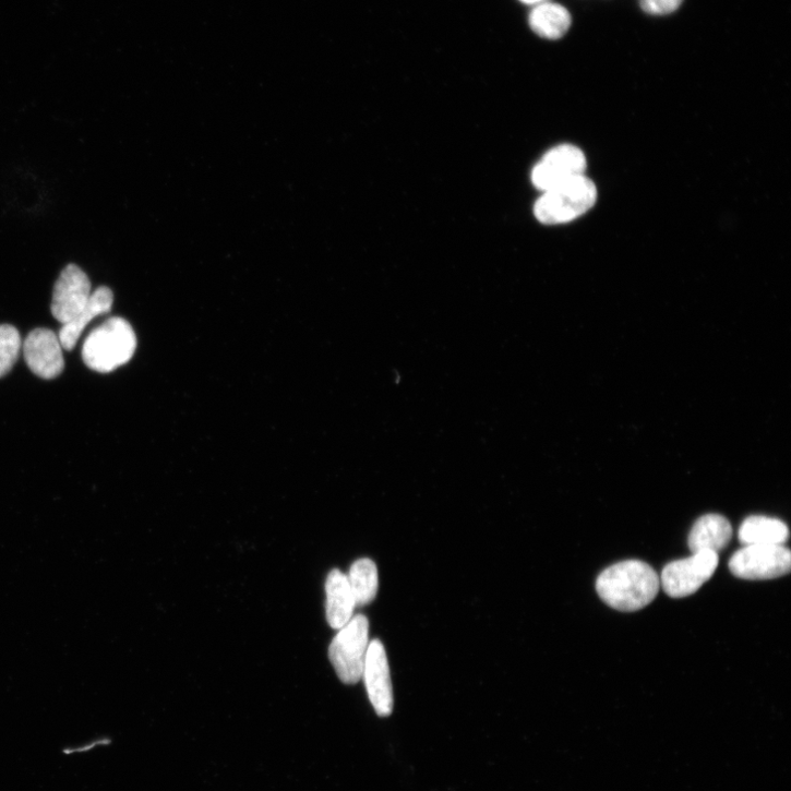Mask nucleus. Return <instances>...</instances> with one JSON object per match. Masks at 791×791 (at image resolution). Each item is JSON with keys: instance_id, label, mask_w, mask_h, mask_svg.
Returning a JSON list of instances; mask_svg holds the SVG:
<instances>
[{"instance_id": "11", "label": "nucleus", "mask_w": 791, "mask_h": 791, "mask_svg": "<svg viewBox=\"0 0 791 791\" xmlns=\"http://www.w3.org/2000/svg\"><path fill=\"white\" fill-rule=\"evenodd\" d=\"M113 303V293L110 288L101 286L94 290L84 309L68 324L62 325L59 334L62 348L72 351L77 345L85 328L96 316L108 313Z\"/></svg>"}, {"instance_id": "18", "label": "nucleus", "mask_w": 791, "mask_h": 791, "mask_svg": "<svg viewBox=\"0 0 791 791\" xmlns=\"http://www.w3.org/2000/svg\"><path fill=\"white\" fill-rule=\"evenodd\" d=\"M683 0H640L642 9L650 15H669L682 5Z\"/></svg>"}, {"instance_id": "15", "label": "nucleus", "mask_w": 791, "mask_h": 791, "mask_svg": "<svg viewBox=\"0 0 791 791\" xmlns=\"http://www.w3.org/2000/svg\"><path fill=\"white\" fill-rule=\"evenodd\" d=\"M529 23L532 31L540 37L558 40L568 32L572 17L563 7L544 3L531 12Z\"/></svg>"}, {"instance_id": "2", "label": "nucleus", "mask_w": 791, "mask_h": 791, "mask_svg": "<svg viewBox=\"0 0 791 791\" xmlns=\"http://www.w3.org/2000/svg\"><path fill=\"white\" fill-rule=\"evenodd\" d=\"M135 349L136 337L131 325L113 316L88 335L82 356L91 370L110 373L127 364Z\"/></svg>"}, {"instance_id": "5", "label": "nucleus", "mask_w": 791, "mask_h": 791, "mask_svg": "<svg viewBox=\"0 0 791 791\" xmlns=\"http://www.w3.org/2000/svg\"><path fill=\"white\" fill-rule=\"evenodd\" d=\"M729 568L742 579H774L789 574L791 553L783 546H746L732 555Z\"/></svg>"}, {"instance_id": "6", "label": "nucleus", "mask_w": 791, "mask_h": 791, "mask_svg": "<svg viewBox=\"0 0 791 791\" xmlns=\"http://www.w3.org/2000/svg\"><path fill=\"white\" fill-rule=\"evenodd\" d=\"M718 564V553H694L691 558L668 564L661 575V586L672 598L691 596L714 576Z\"/></svg>"}, {"instance_id": "9", "label": "nucleus", "mask_w": 791, "mask_h": 791, "mask_svg": "<svg viewBox=\"0 0 791 791\" xmlns=\"http://www.w3.org/2000/svg\"><path fill=\"white\" fill-rule=\"evenodd\" d=\"M369 698L380 717H388L394 708V694L385 648L373 640L368 649L363 676Z\"/></svg>"}, {"instance_id": "3", "label": "nucleus", "mask_w": 791, "mask_h": 791, "mask_svg": "<svg viewBox=\"0 0 791 791\" xmlns=\"http://www.w3.org/2000/svg\"><path fill=\"white\" fill-rule=\"evenodd\" d=\"M596 201L595 184L582 176L544 192L536 203L535 215L544 225H562L587 213Z\"/></svg>"}, {"instance_id": "7", "label": "nucleus", "mask_w": 791, "mask_h": 791, "mask_svg": "<svg viewBox=\"0 0 791 791\" xmlns=\"http://www.w3.org/2000/svg\"><path fill=\"white\" fill-rule=\"evenodd\" d=\"M586 157L583 151L571 144L550 149L536 166L531 179L540 191L548 192L584 176Z\"/></svg>"}, {"instance_id": "16", "label": "nucleus", "mask_w": 791, "mask_h": 791, "mask_svg": "<svg viewBox=\"0 0 791 791\" xmlns=\"http://www.w3.org/2000/svg\"><path fill=\"white\" fill-rule=\"evenodd\" d=\"M357 607L370 604L379 591V571L370 559L356 561L347 575Z\"/></svg>"}, {"instance_id": "12", "label": "nucleus", "mask_w": 791, "mask_h": 791, "mask_svg": "<svg viewBox=\"0 0 791 791\" xmlns=\"http://www.w3.org/2000/svg\"><path fill=\"white\" fill-rule=\"evenodd\" d=\"M732 535V526L727 518L709 514L695 523L688 537V547L693 554L703 551L719 553L728 547Z\"/></svg>"}, {"instance_id": "1", "label": "nucleus", "mask_w": 791, "mask_h": 791, "mask_svg": "<svg viewBox=\"0 0 791 791\" xmlns=\"http://www.w3.org/2000/svg\"><path fill=\"white\" fill-rule=\"evenodd\" d=\"M661 586L658 573L649 564L630 560L614 564L598 577L596 589L611 608L632 612L650 604Z\"/></svg>"}, {"instance_id": "4", "label": "nucleus", "mask_w": 791, "mask_h": 791, "mask_svg": "<svg viewBox=\"0 0 791 791\" xmlns=\"http://www.w3.org/2000/svg\"><path fill=\"white\" fill-rule=\"evenodd\" d=\"M370 623L358 614L340 628L329 648V659L340 681L358 684L362 676L370 646Z\"/></svg>"}, {"instance_id": "8", "label": "nucleus", "mask_w": 791, "mask_h": 791, "mask_svg": "<svg viewBox=\"0 0 791 791\" xmlns=\"http://www.w3.org/2000/svg\"><path fill=\"white\" fill-rule=\"evenodd\" d=\"M92 295L88 276L76 265L67 266L56 283L51 311L62 325L71 322L87 304Z\"/></svg>"}, {"instance_id": "13", "label": "nucleus", "mask_w": 791, "mask_h": 791, "mask_svg": "<svg viewBox=\"0 0 791 791\" xmlns=\"http://www.w3.org/2000/svg\"><path fill=\"white\" fill-rule=\"evenodd\" d=\"M326 612L329 625L340 630L352 618L356 601L348 577L340 570H333L326 580Z\"/></svg>"}, {"instance_id": "17", "label": "nucleus", "mask_w": 791, "mask_h": 791, "mask_svg": "<svg viewBox=\"0 0 791 791\" xmlns=\"http://www.w3.org/2000/svg\"><path fill=\"white\" fill-rule=\"evenodd\" d=\"M21 349L22 338L19 331L10 325L0 326V379L13 370Z\"/></svg>"}, {"instance_id": "10", "label": "nucleus", "mask_w": 791, "mask_h": 791, "mask_svg": "<svg viewBox=\"0 0 791 791\" xmlns=\"http://www.w3.org/2000/svg\"><path fill=\"white\" fill-rule=\"evenodd\" d=\"M59 336L49 329H36L24 344L25 360L39 377L52 380L64 370V358Z\"/></svg>"}, {"instance_id": "14", "label": "nucleus", "mask_w": 791, "mask_h": 791, "mask_svg": "<svg viewBox=\"0 0 791 791\" xmlns=\"http://www.w3.org/2000/svg\"><path fill=\"white\" fill-rule=\"evenodd\" d=\"M789 538L784 523L764 516L746 518L740 527L739 540L743 546H783Z\"/></svg>"}, {"instance_id": "19", "label": "nucleus", "mask_w": 791, "mask_h": 791, "mask_svg": "<svg viewBox=\"0 0 791 791\" xmlns=\"http://www.w3.org/2000/svg\"><path fill=\"white\" fill-rule=\"evenodd\" d=\"M522 2H524L526 4H538V3H541L542 0H522Z\"/></svg>"}]
</instances>
